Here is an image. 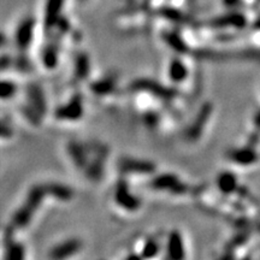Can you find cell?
I'll list each match as a JSON object with an SVG mask.
<instances>
[{
    "instance_id": "obj_1",
    "label": "cell",
    "mask_w": 260,
    "mask_h": 260,
    "mask_svg": "<svg viewBox=\"0 0 260 260\" xmlns=\"http://www.w3.org/2000/svg\"><path fill=\"white\" fill-rule=\"evenodd\" d=\"M46 198H48V195L45 185L32 186L27 191L24 200L11 216L10 230L17 232L29 226Z\"/></svg>"
},
{
    "instance_id": "obj_2",
    "label": "cell",
    "mask_w": 260,
    "mask_h": 260,
    "mask_svg": "<svg viewBox=\"0 0 260 260\" xmlns=\"http://www.w3.org/2000/svg\"><path fill=\"white\" fill-rule=\"evenodd\" d=\"M23 117L32 124H40L47 113V100L40 84L30 83L24 92Z\"/></svg>"
},
{
    "instance_id": "obj_3",
    "label": "cell",
    "mask_w": 260,
    "mask_h": 260,
    "mask_svg": "<svg viewBox=\"0 0 260 260\" xmlns=\"http://www.w3.org/2000/svg\"><path fill=\"white\" fill-rule=\"evenodd\" d=\"M150 189L171 196H183L188 193L189 187L180 176L174 172H155L149 180Z\"/></svg>"
},
{
    "instance_id": "obj_4",
    "label": "cell",
    "mask_w": 260,
    "mask_h": 260,
    "mask_svg": "<svg viewBox=\"0 0 260 260\" xmlns=\"http://www.w3.org/2000/svg\"><path fill=\"white\" fill-rule=\"evenodd\" d=\"M88 163H87L83 174L90 182H98L104 176L105 163L108 161L109 157V147L105 144H98V142L88 144Z\"/></svg>"
},
{
    "instance_id": "obj_5",
    "label": "cell",
    "mask_w": 260,
    "mask_h": 260,
    "mask_svg": "<svg viewBox=\"0 0 260 260\" xmlns=\"http://www.w3.org/2000/svg\"><path fill=\"white\" fill-rule=\"evenodd\" d=\"M112 200L119 210L124 211L125 213H136L142 207V200L140 196L131 191L129 183L124 177L119 179L114 185Z\"/></svg>"
},
{
    "instance_id": "obj_6",
    "label": "cell",
    "mask_w": 260,
    "mask_h": 260,
    "mask_svg": "<svg viewBox=\"0 0 260 260\" xmlns=\"http://www.w3.org/2000/svg\"><path fill=\"white\" fill-rule=\"evenodd\" d=\"M86 113L84 101L81 93H75L69 100L64 101L56 108L53 112L54 119L62 123H77L82 120Z\"/></svg>"
},
{
    "instance_id": "obj_7",
    "label": "cell",
    "mask_w": 260,
    "mask_h": 260,
    "mask_svg": "<svg viewBox=\"0 0 260 260\" xmlns=\"http://www.w3.org/2000/svg\"><path fill=\"white\" fill-rule=\"evenodd\" d=\"M37 21L32 16L22 18L13 32V43L18 53H27L35 40Z\"/></svg>"
},
{
    "instance_id": "obj_8",
    "label": "cell",
    "mask_w": 260,
    "mask_h": 260,
    "mask_svg": "<svg viewBox=\"0 0 260 260\" xmlns=\"http://www.w3.org/2000/svg\"><path fill=\"white\" fill-rule=\"evenodd\" d=\"M118 168L120 174L127 176H150L157 172V165L155 163L149 159L135 157H123L119 160Z\"/></svg>"
},
{
    "instance_id": "obj_9",
    "label": "cell",
    "mask_w": 260,
    "mask_h": 260,
    "mask_svg": "<svg viewBox=\"0 0 260 260\" xmlns=\"http://www.w3.org/2000/svg\"><path fill=\"white\" fill-rule=\"evenodd\" d=\"M213 114V105L211 103L202 104L201 108L196 112L195 117L191 119L190 124L186 129V139L190 142H195L200 140L202 134L206 129L207 124H209L211 116Z\"/></svg>"
},
{
    "instance_id": "obj_10",
    "label": "cell",
    "mask_w": 260,
    "mask_h": 260,
    "mask_svg": "<svg viewBox=\"0 0 260 260\" xmlns=\"http://www.w3.org/2000/svg\"><path fill=\"white\" fill-rule=\"evenodd\" d=\"M65 152L71 165L78 171H84L89 157V147L87 142L70 140L65 145Z\"/></svg>"
},
{
    "instance_id": "obj_11",
    "label": "cell",
    "mask_w": 260,
    "mask_h": 260,
    "mask_svg": "<svg viewBox=\"0 0 260 260\" xmlns=\"http://www.w3.org/2000/svg\"><path fill=\"white\" fill-rule=\"evenodd\" d=\"M83 243L81 239L77 237H70V239L62 241L51 248L48 252V258L53 260H64L75 257L80 253Z\"/></svg>"
},
{
    "instance_id": "obj_12",
    "label": "cell",
    "mask_w": 260,
    "mask_h": 260,
    "mask_svg": "<svg viewBox=\"0 0 260 260\" xmlns=\"http://www.w3.org/2000/svg\"><path fill=\"white\" fill-rule=\"evenodd\" d=\"M65 0H46L45 11H43V29L51 34L56 28L60 18L63 17Z\"/></svg>"
},
{
    "instance_id": "obj_13",
    "label": "cell",
    "mask_w": 260,
    "mask_h": 260,
    "mask_svg": "<svg viewBox=\"0 0 260 260\" xmlns=\"http://www.w3.org/2000/svg\"><path fill=\"white\" fill-rule=\"evenodd\" d=\"M166 258L172 260H181L186 258V243L182 232L177 229H172L166 237L165 243Z\"/></svg>"
},
{
    "instance_id": "obj_14",
    "label": "cell",
    "mask_w": 260,
    "mask_h": 260,
    "mask_svg": "<svg viewBox=\"0 0 260 260\" xmlns=\"http://www.w3.org/2000/svg\"><path fill=\"white\" fill-rule=\"evenodd\" d=\"M229 161L239 166H251L259 160V155L253 146L247 145L245 147L231 149L226 153Z\"/></svg>"
},
{
    "instance_id": "obj_15",
    "label": "cell",
    "mask_w": 260,
    "mask_h": 260,
    "mask_svg": "<svg viewBox=\"0 0 260 260\" xmlns=\"http://www.w3.org/2000/svg\"><path fill=\"white\" fill-rule=\"evenodd\" d=\"M166 73H168L169 80L175 86H181L189 77L188 65L186 64L185 60H183V58H181L180 56L172 57L170 59Z\"/></svg>"
},
{
    "instance_id": "obj_16",
    "label": "cell",
    "mask_w": 260,
    "mask_h": 260,
    "mask_svg": "<svg viewBox=\"0 0 260 260\" xmlns=\"http://www.w3.org/2000/svg\"><path fill=\"white\" fill-rule=\"evenodd\" d=\"M89 89L95 97L106 98L112 95L117 89V78L114 76L108 75L90 82Z\"/></svg>"
},
{
    "instance_id": "obj_17",
    "label": "cell",
    "mask_w": 260,
    "mask_h": 260,
    "mask_svg": "<svg viewBox=\"0 0 260 260\" xmlns=\"http://www.w3.org/2000/svg\"><path fill=\"white\" fill-rule=\"evenodd\" d=\"M41 64H42L43 69L51 71L57 69L59 65L60 59V48L58 46V41L57 42H52L50 41L43 46L42 51H41Z\"/></svg>"
},
{
    "instance_id": "obj_18",
    "label": "cell",
    "mask_w": 260,
    "mask_h": 260,
    "mask_svg": "<svg viewBox=\"0 0 260 260\" xmlns=\"http://www.w3.org/2000/svg\"><path fill=\"white\" fill-rule=\"evenodd\" d=\"M216 185H217L218 190L223 195H232L240 190L239 180L236 175L231 171H222L216 179Z\"/></svg>"
},
{
    "instance_id": "obj_19",
    "label": "cell",
    "mask_w": 260,
    "mask_h": 260,
    "mask_svg": "<svg viewBox=\"0 0 260 260\" xmlns=\"http://www.w3.org/2000/svg\"><path fill=\"white\" fill-rule=\"evenodd\" d=\"M46 190H47L48 198L54 199V200L60 202H69L75 198V190L69 186H65L63 183L51 182L45 185Z\"/></svg>"
},
{
    "instance_id": "obj_20",
    "label": "cell",
    "mask_w": 260,
    "mask_h": 260,
    "mask_svg": "<svg viewBox=\"0 0 260 260\" xmlns=\"http://www.w3.org/2000/svg\"><path fill=\"white\" fill-rule=\"evenodd\" d=\"M90 70V59L89 56L84 52H80L76 54L75 60H74V68H73V76L74 80L76 82H83L88 78Z\"/></svg>"
},
{
    "instance_id": "obj_21",
    "label": "cell",
    "mask_w": 260,
    "mask_h": 260,
    "mask_svg": "<svg viewBox=\"0 0 260 260\" xmlns=\"http://www.w3.org/2000/svg\"><path fill=\"white\" fill-rule=\"evenodd\" d=\"M13 235L15 232L10 230L9 236L5 240V246H4V259H24L26 258V247H24L23 243H21L20 241H16L13 239Z\"/></svg>"
},
{
    "instance_id": "obj_22",
    "label": "cell",
    "mask_w": 260,
    "mask_h": 260,
    "mask_svg": "<svg viewBox=\"0 0 260 260\" xmlns=\"http://www.w3.org/2000/svg\"><path fill=\"white\" fill-rule=\"evenodd\" d=\"M213 26L218 28H224V27H231V28H243L246 26V17L240 12H230L225 16L216 18L213 21Z\"/></svg>"
},
{
    "instance_id": "obj_23",
    "label": "cell",
    "mask_w": 260,
    "mask_h": 260,
    "mask_svg": "<svg viewBox=\"0 0 260 260\" xmlns=\"http://www.w3.org/2000/svg\"><path fill=\"white\" fill-rule=\"evenodd\" d=\"M20 93V86L15 80L7 77H0V101L7 103L15 99Z\"/></svg>"
},
{
    "instance_id": "obj_24",
    "label": "cell",
    "mask_w": 260,
    "mask_h": 260,
    "mask_svg": "<svg viewBox=\"0 0 260 260\" xmlns=\"http://www.w3.org/2000/svg\"><path fill=\"white\" fill-rule=\"evenodd\" d=\"M161 246L159 243V240L155 239L154 236L146 237L142 241L140 248H139V257L145 259H152L158 257V254L160 253Z\"/></svg>"
},
{
    "instance_id": "obj_25",
    "label": "cell",
    "mask_w": 260,
    "mask_h": 260,
    "mask_svg": "<svg viewBox=\"0 0 260 260\" xmlns=\"http://www.w3.org/2000/svg\"><path fill=\"white\" fill-rule=\"evenodd\" d=\"M15 68V57L5 52H0V75Z\"/></svg>"
},
{
    "instance_id": "obj_26",
    "label": "cell",
    "mask_w": 260,
    "mask_h": 260,
    "mask_svg": "<svg viewBox=\"0 0 260 260\" xmlns=\"http://www.w3.org/2000/svg\"><path fill=\"white\" fill-rule=\"evenodd\" d=\"M13 135H15V131H13V128L11 127L10 123L4 119H0V142L12 140Z\"/></svg>"
},
{
    "instance_id": "obj_27",
    "label": "cell",
    "mask_w": 260,
    "mask_h": 260,
    "mask_svg": "<svg viewBox=\"0 0 260 260\" xmlns=\"http://www.w3.org/2000/svg\"><path fill=\"white\" fill-rule=\"evenodd\" d=\"M224 4L230 9H237L240 5H242V0H224Z\"/></svg>"
},
{
    "instance_id": "obj_28",
    "label": "cell",
    "mask_w": 260,
    "mask_h": 260,
    "mask_svg": "<svg viewBox=\"0 0 260 260\" xmlns=\"http://www.w3.org/2000/svg\"><path fill=\"white\" fill-rule=\"evenodd\" d=\"M7 45V37L4 32L0 30V52L4 50L5 46Z\"/></svg>"
},
{
    "instance_id": "obj_29",
    "label": "cell",
    "mask_w": 260,
    "mask_h": 260,
    "mask_svg": "<svg viewBox=\"0 0 260 260\" xmlns=\"http://www.w3.org/2000/svg\"><path fill=\"white\" fill-rule=\"evenodd\" d=\"M254 124L258 129H260V111L257 112L256 116H254Z\"/></svg>"
},
{
    "instance_id": "obj_30",
    "label": "cell",
    "mask_w": 260,
    "mask_h": 260,
    "mask_svg": "<svg viewBox=\"0 0 260 260\" xmlns=\"http://www.w3.org/2000/svg\"><path fill=\"white\" fill-rule=\"evenodd\" d=\"M80 1H86V0H80Z\"/></svg>"
},
{
    "instance_id": "obj_31",
    "label": "cell",
    "mask_w": 260,
    "mask_h": 260,
    "mask_svg": "<svg viewBox=\"0 0 260 260\" xmlns=\"http://www.w3.org/2000/svg\"><path fill=\"white\" fill-rule=\"evenodd\" d=\"M259 229H260V228H259Z\"/></svg>"
}]
</instances>
